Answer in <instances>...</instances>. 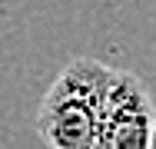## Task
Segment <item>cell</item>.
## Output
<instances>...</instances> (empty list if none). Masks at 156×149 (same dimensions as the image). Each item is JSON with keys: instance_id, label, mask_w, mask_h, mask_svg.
<instances>
[{"instance_id": "cell-1", "label": "cell", "mask_w": 156, "mask_h": 149, "mask_svg": "<svg viewBox=\"0 0 156 149\" xmlns=\"http://www.w3.org/2000/svg\"><path fill=\"white\" fill-rule=\"evenodd\" d=\"M110 66L90 57H76L40 99L37 133L50 149H93Z\"/></svg>"}, {"instance_id": "cell-2", "label": "cell", "mask_w": 156, "mask_h": 149, "mask_svg": "<svg viewBox=\"0 0 156 149\" xmlns=\"http://www.w3.org/2000/svg\"><path fill=\"white\" fill-rule=\"evenodd\" d=\"M153 136L156 106L146 83L129 70L110 66L93 149H153Z\"/></svg>"}]
</instances>
